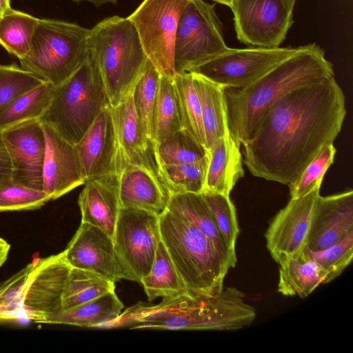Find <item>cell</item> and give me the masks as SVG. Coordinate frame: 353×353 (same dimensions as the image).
<instances>
[{"label": "cell", "mask_w": 353, "mask_h": 353, "mask_svg": "<svg viewBox=\"0 0 353 353\" xmlns=\"http://www.w3.org/2000/svg\"><path fill=\"white\" fill-rule=\"evenodd\" d=\"M216 3L226 6L228 7H231L232 3L233 0H212Z\"/></svg>", "instance_id": "obj_47"}, {"label": "cell", "mask_w": 353, "mask_h": 353, "mask_svg": "<svg viewBox=\"0 0 353 353\" xmlns=\"http://www.w3.org/2000/svg\"><path fill=\"white\" fill-rule=\"evenodd\" d=\"M117 141V172L128 165H143L160 176L155 143L145 136L137 115L132 94L110 106ZM161 177V176H160Z\"/></svg>", "instance_id": "obj_18"}, {"label": "cell", "mask_w": 353, "mask_h": 353, "mask_svg": "<svg viewBox=\"0 0 353 353\" xmlns=\"http://www.w3.org/2000/svg\"><path fill=\"white\" fill-rule=\"evenodd\" d=\"M114 283L90 271L71 268L62 299V310H68L114 291Z\"/></svg>", "instance_id": "obj_31"}, {"label": "cell", "mask_w": 353, "mask_h": 353, "mask_svg": "<svg viewBox=\"0 0 353 353\" xmlns=\"http://www.w3.org/2000/svg\"><path fill=\"white\" fill-rule=\"evenodd\" d=\"M161 74L148 59L143 72L131 93L141 128L148 139L154 142V118Z\"/></svg>", "instance_id": "obj_32"}, {"label": "cell", "mask_w": 353, "mask_h": 353, "mask_svg": "<svg viewBox=\"0 0 353 353\" xmlns=\"http://www.w3.org/2000/svg\"><path fill=\"white\" fill-rule=\"evenodd\" d=\"M55 86L43 82L23 94L0 111V131L40 121L51 101Z\"/></svg>", "instance_id": "obj_28"}, {"label": "cell", "mask_w": 353, "mask_h": 353, "mask_svg": "<svg viewBox=\"0 0 353 353\" xmlns=\"http://www.w3.org/2000/svg\"><path fill=\"white\" fill-rule=\"evenodd\" d=\"M3 14V12L0 9V19Z\"/></svg>", "instance_id": "obj_48"}, {"label": "cell", "mask_w": 353, "mask_h": 353, "mask_svg": "<svg viewBox=\"0 0 353 353\" xmlns=\"http://www.w3.org/2000/svg\"><path fill=\"white\" fill-rule=\"evenodd\" d=\"M121 208L148 211L157 215L167 208L170 194L160 176L143 165L130 164L119 174Z\"/></svg>", "instance_id": "obj_22"}, {"label": "cell", "mask_w": 353, "mask_h": 353, "mask_svg": "<svg viewBox=\"0 0 353 353\" xmlns=\"http://www.w3.org/2000/svg\"><path fill=\"white\" fill-rule=\"evenodd\" d=\"M46 82L15 65H0V111L23 94Z\"/></svg>", "instance_id": "obj_41"}, {"label": "cell", "mask_w": 353, "mask_h": 353, "mask_svg": "<svg viewBox=\"0 0 353 353\" xmlns=\"http://www.w3.org/2000/svg\"><path fill=\"white\" fill-rule=\"evenodd\" d=\"M110 105L99 70L88 54L82 65L55 87L40 121L52 125L76 145L101 111Z\"/></svg>", "instance_id": "obj_6"}, {"label": "cell", "mask_w": 353, "mask_h": 353, "mask_svg": "<svg viewBox=\"0 0 353 353\" xmlns=\"http://www.w3.org/2000/svg\"><path fill=\"white\" fill-rule=\"evenodd\" d=\"M256 316L244 293L230 287L215 294L163 298L156 305L137 303L101 327L236 330L250 325Z\"/></svg>", "instance_id": "obj_3"}, {"label": "cell", "mask_w": 353, "mask_h": 353, "mask_svg": "<svg viewBox=\"0 0 353 353\" xmlns=\"http://www.w3.org/2000/svg\"><path fill=\"white\" fill-rule=\"evenodd\" d=\"M320 188L299 197L291 198L274 216L265 234L267 248L279 263L302 252L306 247L311 220Z\"/></svg>", "instance_id": "obj_14"}, {"label": "cell", "mask_w": 353, "mask_h": 353, "mask_svg": "<svg viewBox=\"0 0 353 353\" xmlns=\"http://www.w3.org/2000/svg\"><path fill=\"white\" fill-rule=\"evenodd\" d=\"M202 194L223 240L230 250L235 251L239 229L236 209L230 196L215 192H203Z\"/></svg>", "instance_id": "obj_42"}, {"label": "cell", "mask_w": 353, "mask_h": 353, "mask_svg": "<svg viewBox=\"0 0 353 353\" xmlns=\"http://www.w3.org/2000/svg\"><path fill=\"white\" fill-rule=\"evenodd\" d=\"M296 0H233L231 10L237 39L254 47L275 48L293 24Z\"/></svg>", "instance_id": "obj_12"}, {"label": "cell", "mask_w": 353, "mask_h": 353, "mask_svg": "<svg viewBox=\"0 0 353 353\" xmlns=\"http://www.w3.org/2000/svg\"><path fill=\"white\" fill-rule=\"evenodd\" d=\"M9 179H12V165L3 133L0 131V181Z\"/></svg>", "instance_id": "obj_43"}, {"label": "cell", "mask_w": 353, "mask_h": 353, "mask_svg": "<svg viewBox=\"0 0 353 353\" xmlns=\"http://www.w3.org/2000/svg\"><path fill=\"white\" fill-rule=\"evenodd\" d=\"M228 48L214 5L204 0L191 1L179 19L175 34V73L188 72Z\"/></svg>", "instance_id": "obj_8"}, {"label": "cell", "mask_w": 353, "mask_h": 353, "mask_svg": "<svg viewBox=\"0 0 353 353\" xmlns=\"http://www.w3.org/2000/svg\"><path fill=\"white\" fill-rule=\"evenodd\" d=\"M278 292L287 296L305 298L326 283L322 268L303 250L279 263Z\"/></svg>", "instance_id": "obj_25"}, {"label": "cell", "mask_w": 353, "mask_h": 353, "mask_svg": "<svg viewBox=\"0 0 353 353\" xmlns=\"http://www.w3.org/2000/svg\"><path fill=\"white\" fill-rule=\"evenodd\" d=\"M173 83L183 129L205 148L201 104L192 73H175Z\"/></svg>", "instance_id": "obj_33"}, {"label": "cell", "mask_w": 353, "mask_h": 353, "mask_svg": "<svg viewBox=\"0 0 353 353\" xmlns=\"http://www.w3.org/2000/svg\"><path fill=\"white\" fill-rule=\"evenodd\" d=\"M3 137L12 165V179L43 190L45 135L40 121L4 131Z\"/></svg>", "instance_id": "obj_17"}, {"label": "cell", "mask_w": 353, "mask_h": 353, "mask_svg": "<svg viewBox=\"0 0 353 353\" xmlns=\"http://www.w3.org/2000/svg\"><path fill=\"white\" fill-rule=\"evenodd\" d=\"M32 267V262L0 283V322L24 321L21 310L22 293Z\"/></svg>", "instance_id": "obj_39"}, {"label": "cell", "mask_w": 353, "mask_h": 353, "mask_svg": "<svg viewBox=\"0 0 353 353\" xmlns=\"http://www.w3.org/2000/svg\"><path fill=\"white\" fill-rule=\"evenodd\" d=\"M88 51L110 106L117 105L132 93L148 59L134 25L128 17L103 19L90 29Z\"/></svg>", "instance_id": "obj_5"}, {"label": "cell", "mask_w": 353, "mask_h": 353, "mask_svg": "<svg viewBox=\"0 0 353 353\" xmlns=\"http://www.w3.org/2000/svg\"><path fill=\"white\" fill-rule=\"evenodd\" d=\"M159 216L121 208L112 239L124 279L140 283L150 270L161 241Z\"/></svg>", "instance_id": "obj_10"}, {"label": "cell", "mask_w": 353, "mask_h": 353, "mask_svg": "<svg viewBox=\"0 0 353 353\" xmlns=\"http://www.w3.org/2000/svg\"><path fill=\"white\" fill-rule=\"evenodd\" d=\"M40 123L46 139L43 190L54 200L83 185L85 179L75 145L65 139L50 124Z\"/></svg>", "instance_id": "obj_16"}, {"label": "cell", "mask_w": 353, "mask_h": 353, "mask_svg": "<svg viewBox=\"0 0 353 353\" xmlns=\"http://www.w3.org/2000/svg\"><path fill=\"white\" fill-rule=\"evenodd\" d=\"M154 143L183 129L173 79L160 76L154 118Z\"/></svg>", "instance_id": "obj_34"}, {"label": "cell", "mask_w": 353, "mask_h": 353, "mask_svg": "<svg viewBox=\"0 0 353 353\" xmlns=\"http://www.w3.org/2000/svg\"><path fill=\"white\" fill-rule=\"evenodd\" d=\"M10 8L11 6L10 0H0V9L3 12Z\"/></svg>", "instance_id": "obj_46"}, {"label": "cell", "mask_w": 353, "mask_h": 353, "mask_svg": "<svg viewBox=\"0 0 353 353\" xmlns=\"http://www.w3.org/2000/svg\"><path fill=\"white\" fill-rule=\"evenodd\" d=\"M334 75L333 65L316 43L297 50L250 85L225 88L228 128L241 144L252 135L265 112L291 91Z\"/></svg>", "instance_id": "obj_2"}, {"label": "cell", "mask_w": 353, "mask_h": 353, "mask_svg": "<svg viewBox=\"0 0 353 353\" xmlns=\"http://www.w3.org/2000/svg\"><path fill=\"white\" fill-rule=\"evenodd\" d=\"M90 29L57 19H41L21 67L55 87L69 78L87 59Z\"/></svg>", "instance_id": "obj_7"}, {"label": "cell", "mask_w": 353, "mask_h": 353, "mask_svg": "<svg viewBox=\"0 0 353 353\" xmlns=\"http://www.w3.org/2000/svg\"><path fill=\"white\" fill-rule=\"evenodd\" d=\"M84 185L78 199L81 223L94 225L113 237L121 208L119 174L91 178Z\"/></svg>", "instance_id": "obj_21"}, {"label": "cell", "mask_w": 353, "mask_h": 353, "mask_svg": "<svg viewBox=\"0 0 353 353\" xmlns=\"http://www.w3.org/2000/svg\"><path fill=\"white\" fill-rule=\"evenodd\" d=\"M353 231V190L319 196L305 248L317 251L340 242Z\"/></svg>", "instance_id": "obj_19"}, {"label": "cell", "mask_w": 353, "mask_h": 353, "mask_svg": "<svg viewBox=\"0 0 353 353\" xmlns=\"http://www.w3.org/2000/svg\"><path fill=\"white\" fill-rule=\"evenodd\" d=\"M308 254L326 274V283L339 276L350 265L353 257V231L340 242L326 249L312 251L305 248Z\"/></svg>", "instance_id": "obj_40"}, {"label": "cell", "mask_w": 353, "mask_h": 353, "mask_svg": "<svg viewBox=\"0 0 353 353\" xmlns=\"http://www.w3.org/2000/svg\"><path fill=\"white\" fill-rule=\"evenodd\" d=\"M346 115L344 93L334 76L296 88L262 117L244 146L250 173L288 185L341 132Z\"/></svg>", "instance_id": "obj_1"}, {"label": "cell", "mask_w": 353, "mask_h": 353, "mask_svg": "<svg viewBox=\"0 0 353 353\" xmlns=\"http://www.w3.org/2000/svg\"><path fill=\"white\" fill-rule=\"evenodd\" d=\"M191 73L200 101L205 148L208 150L216 139L230 134L225 88L199 74Z\"/></svg>", "instance_id": "obj_26"}, {"label": "cell", "mask_w": 353, "mask_h": 353, "mask_svg": "<svg viewBox=\"0 0 353 353\" xmlns=\"http://www.w3.org/2000/svg\"><path fill=\"white\" fill-rule=\"evenodd\" d=\"M207 156L187 163L159 165L161 179L170 196L177 193H202L207 170Z\"/></svg>", "instance_id": "obj_35"}, {"label": "cell", "mask_w": 353, "mask_h": 353, "mask_svg": "<svg viewBox=\"0 0 353 353\" xmlns=\"http://www.w3.org/2000/svg\"><path fill=\"white\" fill-rule=\"evenodd\" d=\"M140 283L143 286L149 301L157 297L188 294L161 240L157 246L150 270L141 279Z\"/></svg>", "instance_id": "obj_29"}, {"label": "cell", "mask_w": 353, "mask_h": 353, "mask_svg": "<svg viewBox=\"0 0 353 353\" xmlns=\"http://www.w3.org/2000/svg\"><path fill=\"white\" fill-rule=\"evenodd\" d=\"M63 251L71 268L94 272L114 283L124 279L112 237L94 225L81 223Z\"/></svg>", "instance_id": "obj_15"}, {"label": "cell", "mask_w": 353, "mask_h": 353, "mask_svg": "<svg viewBox=\"0 0 353 353\" xmlns=\"http://www.w3.org/2000/svg\"><path fill=\"white\" fill-rule=\"evenodd\" d=\"M39 19L10 8L0 19V44L21 59L29 52Z\"/></svg>", "instance_id": "obj_30"}, {"label": "cell", "mask_w": 353, "mask_h": 353, "mask_svg": "<svg viewBox=\"0 0 353 353\" xmlns=\"http://www.w3.org/2000/svg\"><path fill=\"white\" fill-rule=\"evenodd\" d=\"M158 164L192 163L205 158L208 150L187 130L181 129L161 143H155Z\"/></svg>", "instance_id": "obj_36"}, {"label": "cell", "mask_w": 353, "mask_h": 353, "mask_svg": "<svg viewBox=\"0 0 353 353\" xmlns=\"http://www.w3.org/2000/svg\"><path fill=\"white\" fill-rule=\"evenodd\" d=\"M192 0H143L128 17L148 59L161 76L173 79L174 41L179 19Z\"/></svg>", "instance_id": "obj_9"}, {"label": "cell", "mask_w": 353, "mask_h": 353, "mask_svg": "<svg viewBox=\"0 0 353 353\" xmlns=\"http://www.w3.org/2000/svg\"><path fill=\"white\" fill-rule=\"evenodd\" d=\"M240 145L241 143L228 134L216 139L208 149L203 192L230 196L236 182L244 176Z\"/></svg>", "instance_id": "obj_23"}, {"label": "cell", "mask_w": 353, "mask_h": 353, "mask_svg": "<svg viewBox=\"0 0 353 353\" xmlns=\"http://www.w3.org/2000/svg\"><path fill=\"white\" fill-rule=\"evenodd\" d=\"M10 249V244L0 237V267L6 262Z\"/></svg>", "instance_id": "obj_44"}, {"label": "cell", "mask_w": 353, "mask_h": 353, "mask_svg": "<svg viewBox=\"0 0 353 353\" xmlns=\"http://www.w3.org/2000/svg\"><path fill=\"white\" fill-rule=\"evenodd\" d=\"M123 308V303L114 291H112L85 303L61 311L50 319L48 323L101 327L115 320Z\"/></svg>", "instance_id": "obj_27"}, {"label": "cell", "mask_w": 353, "mask_h": 353, "mask_svg": "<svg viewBox=\"0 0 353 353\" xmlns=\"http://www.w3.org/2000/svg\"><path fill=\"white\" fill-rule=\"evenodd\" d=\"M32 263L22 293L23 318L25 322L48 323L62 311L63 294L71 266L64 251Z\"/></svg>", "instance_id": "obj_13"}, {"label": "cell", "mask_w": 353, "mask_h": 353, "mask_svg": "<svg viewBox=\"0 0 353 353\" xmlns=\"http://www.w3.org/2000/svg\"><path fill=\"white\" fill-rule=\"evenodd\" d=\"M298 47L230 48L188 72L199 74L224 88L254 83L294 54Z\"/></svg>", "instance_id": "obj_11"}, {"label": "cell", "mask_w": 353, "mask_h": 353, "mask_svg": "<svg viewBox=\"0 0 353 353\" xmlns=\"http://www.w3.org/2000/svg\"><path fill=\"white\" fill-rule=\"evenodd\" d=\"M167 208L181 214L192 222L213 241L230 268L235 267L237 261L236 252L230 250L223 240L202 193L172 194Z\"/></svg>", "instance_id": "obj_24"}, {"label": "cell", "mask_w": 353, "mask_h": 353, "mask_svg": "<svg viewBox=\"0 0 353 353\" xmlns=\"http://www.w3.org/2000/svg\"><path fill=\"white\" fill-rule=\"evenodd\" d=\"M75 147L85 181L117 174V141L110 105L101 111Z\"/></svg>", "instance_id": "obj_20"}, {"label": "cell", "mask_w": 353, "mask_h": 353, "mask_svg": "<svg viewBox=\"0 0 353 353\" xmlns=\"http://www.w3.org/2000/svg\"><path fill=\"white\" fill-rule=\"evenodd\" d=\"M52 200L42 190L24 185L12 179L0 181V212L32 210Z\"/></svg>", "instance_id": "obj_37"}, {"label": "cell", "mask_w": 353, "mask_h": 353, "mask_svg": "<svg viewBox=\"0 0 353 353\" xmlns=\"http://www.w3.org/2000/svg\"><path fill=\"white\" fill-rule=\"evenodd\" d=\"M74 1L79 3L81 1H87L89 3H92L95 6H101L104 4L107 3H112V4H116L117 0H74Z\"/></svg>", "instance_id": "obj_45"}, {"label": "cell", "mask_w": 353, "mask_h": 353, "mask_svg": "<svg viewBox=\"0 0 353 353\" xmlns=\"http://www.w3.org/2000/svg\"><path fill=\"white\" fill-rule=\"evenodd\" d=\"M336 150L333 143L325 145L294 182L288 184L291 198L305 196L321 188L324 175L333 163Z\"/></svg>", "instance_id": "obj_38"}, {"label": "cell", "mask_w": 353, "mask_h": 353, "mask_svg": "<svg viewBox=\"0 0 353 353\" xmlns=\"http://www.w3.org/2000/svg\"><path fill=\"white\" fill-rule=\"evenodd\" d=\"M159 217L161 240L188 294L221 292L230 268L213 241L185 217L167 208Z\"/></svg>", "instance_id": "obj_4"}]
</instances>
